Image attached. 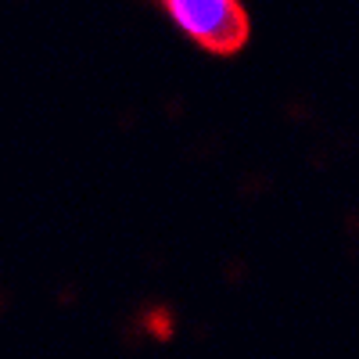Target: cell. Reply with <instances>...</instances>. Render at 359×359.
I'll return each mask as SVG.
<instances>
[{
    "instance_id": "1",
    "label": "cell",
    "mask_w": 359,
    "mask_h": 359,
    "mask_svg": "<svg viewBox=\"0 0 359 359\" xmlns=\"http://www.w3.org/2000/svg\"><path fill=\"white\" fill-rule=\"evenodd\" d=\"M158 4L208 54H237L248 43L252 22L241 0H158Z\"/></svg>"
},
{
    "instance_id": "2",
    "label": "cell",
    "mask_w": 359,
    "mask_h": 359,
    "mask_svg": "<svg viewBox=\"0 0 359 359\" xmlns=\"http://www.w3.org/2000/svg\"><path fill=\"white\" fill-rule=\"evenodd\" d=\"M144 323L151 327V334H155V338H169V334H172V316H169L165 309L147 313V320H144Z\"/></svg>"
}]
</instances>
